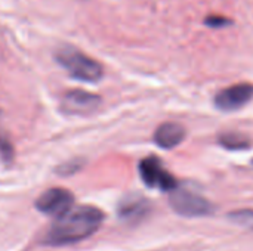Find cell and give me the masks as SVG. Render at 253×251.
Returning a JSON list of instances; mask_svg holds the SVG:
<instances>
[{
    "label": "cell",
    "mask_w": 253,
    "mask_h": 251,
    "mask_svg": "<svg viewBox=\"0 0 253 251\" xmlns=\"http://www.w3.org/2000/svg\"><path fill=\"white\" fill-rule=\"evenodd\" d=\"M104 222V213L92 206L71 209L61 217H56L50 226L46 243L49 246L74 244L93 235Z\"/></svg>",
    "instance_id": "6da1fadb"
},
{
    "label": "cell",
    "mask_w": 253,
    "mask_h": 251,
    "mask_svg": "<svg viewBox=\"0 0 253 251\" xmlns=\"http://www.w3.org/2000/svg\"><path fill=\"white\" fill-rule=\"evenodd\" d=\"M56 61L68 71V74L80 81L96 83L102 78V65L93 58L84 55L73 46L59 47L55 53Z\"/></svg>",
    "instance_id": "7a4b0ae2"
},
{
    "label": "cell",
    "mask_w": 253,
    "mask_h": 251,
    "mask_svg": "<svg viewBox=\"0 0 253 251\" xmlns=\"http://www.w3.org/2000/svg\"><path fill=\"white\" fill-rule=\"evenodd\" d=\"M169 203L172 209L184 217H203L212 215L215 210L213 204L209 200L203 198L196 192L178 189V186L170 191Z\"/></svg>",
    "instance_id": "3957f363"
},
{
    "label": "cell",
    "mask_w": 253,
    "mask_h": 251,
    "mask_svg": "<svg viewBox=\"0 0 253 251\" xmlns=\"http://www.w3.org/2000/svg\"><path fill=\"white\" fill-rule=\"evenodd\" d=\"M139 176L148 188L160 191H173L178 186L176 179L165 169L160 158L151 155L139 163Z\"/></svg>",
    "instance_id": "277c9868"
},
{
    "label": "cell",
    "mask_w": 253,
    "mask_h": 251,
    "mask_svg": "<svg viewBox=\"0 0 253 251\" xmlns=\"http://www.w3.org/2000/svg\"><path fill=\"white\" fill-rule=\"evenodd\" d=\"M74 197L64 188H52L44 191L36 201V209L43 215L61 217L73 209Z\"/></svg>",
    "instance_id": "5b68a950"
},
{
    "label": "cell",
    "mask_w": 253,
    "mask_h": 251,
    "mask_svg": "<svg viewBox=\"0 0 253 251\" xmlns=\"http://www.w3.org/2000/svg\"><path fill=\"white\" fill-rule=\"evenodd\" d=\"M253 99L252 83H237L216 93L213 102L221 111H237Z\"/></svg>",
    "instance_id": "8992f818"
},
{
    "label": "cell",
    "mask_w": 253,
    "mask_h": 251,
    "mask_svg": "<svg viewBox=\"0 0 253 251\" xmlns=\"http://www.w3.org/2000/svg\"><path fill=\"white\" fill-rule=\"evenodd\" d=\"M101 105V98L86 90H70L62 98V109L68 114H87Z\"/></svg>",
    "instance_id": "52a82bcc"
},
{
    "label": "cell",
    "mask_w": 253,
    "mask_h": 251,
    "mask_svg": "<svg viewBox=\"0 0 253 251\" xmlns=\"http://www.w3.org/2000/svg\"><path fill=\"white\" fill-rule=\"evenodd\" d=\"M153 139L157 146L163 149H172L185 139V129L179 123L166 121L157 127Z\"/></svg>",
    "instance_id": "ba28073f"
},
{
    "label": "cell",
    "mask_w": 253,
    "mask_h": 251,
    "mask_svg": "<svg viewBox=\"0 0 253 251\" xmlns=\"http://www.w3.org/2000/svg\"><path fill=\"white\" fill-rule=\"evenodd\" d=\"M147 209V201L139 195L126 197L119 206V215L123 219H136L139 217Z\"/></svg>",
    "instance_id": "9c48e42d"
},
{
    "label": "cell",
    "mask_w": 253,
    "mask_h": 251,
    "mask_svg": "<svg viewBox=\"0 0 253 251\" xmlns=\"http://www.w3.org/2000/svg\"><path fill=\"white\" fill-rule=\"evenodd\" d=\"M218 142L221 146L231 149V151H239V149H248L251 146V139L239 132H225L218 136Z\"/></svg>",
    "instance_id": "30bf717a"
},
{
    "label": "cell",
    "mask_w": 253,
    "mask_h": 251,
    "mask_svg": "<svg viewBox=\"0 0 253 251\" xmlns=\"http://www.w3.org/2000/svg\"><path fill=\"white\" fill-rule=\"evenodd\" d=\"M233 21L230 18H225L222 15H209L208 18H205V25L211 27V28H222V27H228Z\"/></svg>",
    "instance_id": "8fae6325"
},
{
    "label": "cell",
    "mask_w": 253,
    "mask_h": 251,
    "mask_svg": "<svg viewBox=\"0 0 253 251\" xmlns=\"http://www.w3.org/2000/svg\"><path fill=\"white\" fill-rule=\"evenodd\" d=\"M0 155L4 161H10L12 160V155H13V149H12V143L4 139V138H0Z\"/></svg>",
    "instance_id": "7c38bea8"
},
{
    "label": "cell",
    "mask_w": 253,
    "mask_h": 251,
    "mask_svg": "<svg viewBox=\"0 0 253 251\" xmlns=\"http://www.w3.org/2000/svg\"><path fill=\"white\" fill-rule=\"evenodd\" d=\"M252 164H253V161H252Z\"/></svg>",
    "instance_id": "4fadbf2b"
}]
</instances>
